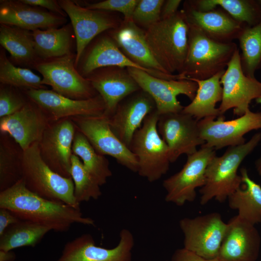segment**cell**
Returning <instances> with one entry per match:
<instances>
[{"mask_svg":"<svg viewBox=\"0 0 261 261\" xmlns=\"http://www.w3.org/2000/svg\"><path fill=\"white\" fill-rule=\"evenodd\" d=\"M164 0H139L133 11L131 20L144 30L160 20Z\"/></svg>","mask_w":261,"mask_h":261,"instance_id":"74e56055","label":"cell"},{"mask_svg":"<svg viewBox=\"0 0 261 261\" xmlns=\"http://www.w3.org/2000/svg\"><path fill=\"white\" fill-rule=\"evenodd\" d=\"M71 176L74 183V196L80 203L90 199H98L102 195L99 184L93 178L82 161L72 154L71 158Z\"/></svg>","mask_w":261,"mask_h":261,"instance_id":"8d00e7d4","label":"cell"},{"mask_svg":"<svg viewBox=\"0 0 261 261\" xmlns=\"http://www.w3.org/2000/svg\"><path fill=\"white\" fill-rule=\"evenodd\" d=\"M75 55L38 59L32 67L42 75V83L58 94L73 100H87L99 94L78 71Z\"/></svg>","mask_w":261,"mask_h":261,"instance_id":"52a82bcc","label":"cell"},{"mask_svg":"<svg viewBox=\"0 0 261 261\" xmlns=\"http://www.w3.org/2000/svg\"><path fill=\"white\" fill-rule=\"evenodd\" d=\"M155 110L154 100L140 89L119 102L113 116L108 119L110 128L129 148L135 132L141 127L145 117Z\"/></svg>","mask_w":261,"mask_h":261,"instance_id":"ffe728a7","label":"cell"},{"mask_svg":"<svg viewBox=\"0 0 261 261\" xmlns=\"http://www.w3.org/2000/svg\"><path fill=\"white\" fill-rule=\"evenodd\" d=\"M86 78L102 98L103 116L109 119L124 98L141 89L126 68L110 66L95 70Z\"/></svg>","mask_w":261,"mask_h":261,"instance_id":"44dd1931","label":"cell"},{"mask_svg":"<svg viewBox=\"0 0 261 261\" xmlns=\"http://www.w3.org/2000/svg\"><path fill=\"white\" fill-rule=\"evenodd\" d=\"M138 1L139 0H105L88 4L85 7L92 10L119 12L123 14V20L130 21Z\"/></svg>","mask_w":261,"mask_h":261,"instance_id":"ab89813d","label":"cell"},{"mask_svg":"<svg viewBox=\"0 0 261 261\" xmlns=\"http://www.w3.org/2000/svg\"><path fill=\"white\" fill-rule=\"evenodd\" d=\"M258 0V2L259 4V5H260V7L261 8V0Z\"/></svg>","mask_w":261,"mask_h":261,"instance_id":"c3c4849f","label":"cell"},{"mask_svg":"<svg viewBox=\"0 0 261 261\" xmlns=\"http://www.w3.org/2000/svg\"><path fill=\"white\" fill-rule=\"evenodd\" d=\"M225 71L206 79L190 80L197 84L198 88L191 102L184 106L182 112L192 116L198 120L209 117L217 118L222 116L216 106L218 102H221L222 99L220 79Z\"/></svg>","mask_w":261,"mask_h":261,"instance_id":"4316f807","label":"cell"},{"mask_svg":"<svg viewBox=\"0 0 261 261\" xmlns=\"http://www.w3.org/2000/svg\"><path fill=\"white\" fill-rule=\"evenodd\" d=\"M0 208L8 209L21 220L43 225L56 232H67L74 223L95 225L94 220L84 217L80 209L39 196L29 189L22 179L0 192Z\"/></svg>","mask_w":261,"mask_h":261,"instance_id":"6da1fadb","label":"cell"},{"mask_svg":"<svg viewBox=\"0 0 261 261\" xmlns=\"http://www.w3.org/2000/svg\"><path fill=\"white\" fill-rule=\"evenodd\" d=\"M28 100L19 93L16 88L0 84V118L14 114L22 108Z\"/></svg>","mask_w":261,"mask_h":261,"instance_id":"f35d334b","label":"cell"},{"mask_svg":"<svg viewBox=\"0 0 261 261\" xmlns=\"http://www.w3.org/2000/svg\"><path fill=\"white\" fill-rule=\"evenodd\" d=\"M134 245L133 236L126 229L120 231L117 245L110 249L97 246L91 235L84 234L66 243L57 261H131Z\"/></svg>","mask_w":261,"mask_h":261,"instance_id":"d6986e66","label":"cell"},{"mask_svg":"<svg viewBox=\"0 0 261 261\" xmlns=\"http://www.w3.org/2000/svg\"><path fill=\"white\" fill-rule=\"evenodd\" d=\"M255 167L256 170L260 175H261V156L255 161Z\"/></svg>","mask_w":261,"mask_h":261,"instance_id":"bcb514c9","label":"cell"},{"mask_svg":"<svg viewBox=\"0 0 261 261\" xmlns=\"http://www.w3.org/2000/svg\"><path fill=\"white\" fill-rule=\"evenodd\" d=\"M22 179L31 191L48 200L62 202L80 209L74 196L72 177H65L52 170L43 160L36 143L23 151Z\"/></svg>","mask_w":261,"mask_h":261,"instance_id":"5b68a950","label":"cell"},{"mask_svg":"<svg viewBox=\"0 0 261 261\" xmlns=\"http://www.w3.org/2000/svg\"><path fill=\"white\" fill-rule=\"evenodd\" d=\"M227 224L218 259L220 261H256L260 254L261 238L255 225L237 215Z\"/></svg>","mask_w":261,"mask_h":261,"instance_id":"7402d4cb","label":"cell"},{"mask_svg":"<svg viewBox=\"0 0 261 261\" xmlns=\"http://www.w3.org/2000/svg\"><path fill=\"white\" fill-rule=\"evenodd\" d=\"M198 121L182 111L160 116L158 130L168 146L171 163L183 154L195 153L198 145L204 144L200 136Z\"/></svg>","mask_w":261,"mask_h":261,"instance_id":"e0dca14e","label":"cell"},{"mask_svg":"<svg viewBox=\"0 0 261 261\" xmlns=\"http://www.w3.org/2000/svg\"><path fill=\"white\" fill-rule=\"evenodd\" d=\"M127 69L140 88L154 100L160 115L182 111L184 106L177 100L178 95H186L192 101L196 95L198 85L193 81L166 80L153 76L139 69Z\"/></svg>","mask_w":261,"mask_h":261,"instance_id":"9a60e30c","label":"cell"},{"mask_svg":"<svg viewBox=\"0 0 261 261\" xmlns=\"http://www.w3.org/2000/svg\"><path fill=\"white\" fill-rule=\"evenodd\" d=\"M193 8L207 12L218 6L234 19L246 26L251 27L261 21V8L255 0H186Z\"/></svg>","mask_w":261,"mask_h":261,"instance_id":"f546056e","label":"cell"},{"mask_svg":"<svg viewBox=\"0 0 261 261\" xmlns=\"http://www.w3.org/2000/svg\"><path fill=\"white\" fill-rule=\"evenodd\" d=\"M58 1L71 21L75 37V65L77 67L83 52L89 44L103 32L118 27L123 20H121L111 12L87 9L72 0Z\"/></svg>","mask_w":261,"mask_h":261,"instance_id":"8fae6325","label":"cell"},{"mask_svg":"<svg viewBox=\"0 0 261 261\" xmlns=\"http://www.w3.org/2000/svg\"><path fill=\"white\" fill-rule=\"evenodd\" d=\"M0 44L15 63L32 67L39 59L34 47L31 31L0 24Z\"/></svg>","mask_w":261,"mask_h":261,"instance_id":"f1b7e54d","label":"cell"},{"mask_svg":"<svg viewBox=\"0 0 261 261\" xmlns=\"http://www.w3.org/2000/svg\"><path fill=\"white\" fill-rule=\"evenodd\" d=\"M23 150L8 134H0V192L22 179Z\"/></svg>","mask_w":261,"mask_h":261,"instance_id":"1f68e13d","label":"cell"},{"mask_svg":"<svg viewBox=\"0 0 261 261\" xmlns=\"http://www.w3.org/2000/svg\"><path fill=\"white\" fill-rule=\"evenodd\" d=\"M27 97L37 105L51 121L75 116H102L105 106L99 95L87 100H73L52 90H23Z\"/></svg>","mask_w":261,"mask_h":261,"instance_id":"5bb4252c","label":"cell"},{"mask_svg":"<svg viewBox=\"0 0 261 261\" xmlns=\"http://www.w3.org/2000/svg\"><path fill=\"white\" fill-rule=\"evenodd\" d=\"M189 26L183 10L161 19L145 30L148 46L154 58L170 74H180L188 47Z\"/></svg>","mask_w":261,"mask_h":261,"instance_id":"7a4b0ae2","label":"cell"},{"mask_svg":"<svg viewBox=\"0 0 261 261\" xmlns=\"http://www.w3.org/2000/svg\"><path fill=\"white\" fill-rule=\"evenodd\" d=\"M0 82L1 84L23 90L46 89L42 83V78L29 69L15 66L3 50L0 53Z\"/></svg>","mask_w":261,"mask_h":261,"instance_id":"d590c367","label":"cell"},{"mask_svg":"<svg viewBox=\"0 0 261 261\" xmlns=\"http://www.w3.org/2000/svg\"><path fill=\"white\" fill-rule=\"evenodd\" d=\"M76 127L71 118L51 121L39 142L41 156L54 172L71 177V158Z\"/></svg>","mask_w":261,"mask_h":261,"instance_id":"2e32d148","label":"cell"},{"mask_svg":"<svg viewBox=\"0 0 261 261\" xmlns=\"http://www.w3.org/2000/svg\"><path fill=\"white\" fill-rule=\"evenodd\" d=\"M25 4L47 9L55 14L66 17L67 14L55 0H20Z\"/></svg>","mask_w":261,"mask_h":261,"instance_id":"60d3db41","label":"cell"},{"mask_svg":"<svg viewBox=\"0 0 261 261\" xmlns=\"http://www.w3.org/2000/svg\"><path fill=\"white\" fill-rule=\"evenodd\" d=\"M240 174L244 186L228 197L229 206L238 211L239 218L255 225L261 222V187L250 178L245 168Z\"/></svg>","mask_w":261,"mask_h":261,"instance_id":"83f0119b","label":"cell"},{"mask_svg":"<svg viewBox=\"0 0 261 261\" xmlns=\"http://www.w3.org/2000/svg\"><path fill=\"white\" fill-rule=\"evenodd\" d=\"M108 33L124 55L149 74L166 80L180 79L178 74L167 73L157 61L145 40L144 29L132 20H123L118 27Z\"/></svg>","mask_w":261,"mask_h":261,"instance_id":"ac0fdd59","label":"cell"},{"mask_svg":"<svg viewBox=\"0 0 261 261\" xmlns=\"http://www.w3.org/2000/svg\"><path fill=\"white\" fill-rule=\"evenodd\" d=\"M51 230L47 226L21 220L10 226L0 237V250L11 251L23 246L34 247Z\"/></svg>","mask_w":261,"mask_h":261,"instance_id":"d6a6232c","label":"cell"},{"mask_svg":"<svg viewBox=\"0 0 261 261\" xmlns=\"http://www.w3.org/2000/svg\"><path fill=\"white\" fill-rule=\"evenodd\" d=\"M110 66L135 68L146 72L124 55L107 32L99 35L89 44L76 68L83 77H86L96 69Z\"/></svg>","mask_w":261,"mask_h":261,"instance_id":"484cf974","label":"cell"},{"mask_svg":"<svg viewBox=\"0 0 261 261\" xmlns=\"http://www.w3.org/2000/svg\"><path fill=\"white\" fill-rule=\"evenodd\" d=\"M222 99L218 108L221 115L232 108L234 115L242 116L249 109V104L261 95V82L246 76L242 69L237 49L221 76Z\"/></svg>","mask_w":261,"mask_h":261,"instance_id":"30bf717a","label":"cell"},{"mask_svg":"<svg viewBox=\"0 0 261 261\" xmlns=\"http://www.w3.org/2000/svg\"><path fill=\"white\" fill-rule=\"evenodd\" d=\"M171 261H220L218 258L206 259L185 248L177 249L172 255Z\"/></svg>","mask_w":261,"mask_h":261,"instance_id":"b9f144b4","label":"cell"},{"mask_svg":"<svg viewBox=\"0 0 261 261\" xmlns=\"http://www.w3.org/2000/svg\"><path fill=\"white\" fill-rule=\"evenodd\" d=\"M189 25L203 31L211 39L221 43H231L238 39L245 26L222 9L207 12L198 11L186 1L182 9Z\"/></svg>","mask_w":261,"mask_h":261,"instance_id":"d4e9b609","label":"cell"},{"mask_svg":"<svg viewBox=\"0 0 261 261\" xmlns=\"http://www.w3.org/2000/svg\"><path fill=\"white\" fill-rule=\"evenodd\" d=\"M256 102L261 105V95L257 98L256 100Z\"/></svg>","mask_w":261,"mask_h":261,"instance_id":"7dc6e473","label":"cell"},{"mask_svg":"<svg viewBox=\"0 0 261 261\" xmlns=\"http://www.w3.org/2000/svg\"><path fill=\"white\" fill-rule=\"evenodd\" d=\"M261 141V132H257L245 143L230 146L221 156H216L208 164L205 183L199 190L200 203L205 205L212 199L223 203L242 184L238 169L245 158Z\"/></svg>","mask_w":261,"mask_h":261,"instance_id":"3957f363","label":"cell"},{"mask_svg":"<svg viewBox=\"0 0 261 261\" xmlns=\"http://www.w3.org/2000/svg\"><path fill=\"white\" fill-rule=\"evenodd\" d=\"M21 220L8 209L0 208V237L10 226Z\"/></svg>","mask_w":261,"mask_h":261,"instance_id":"7bdbcfd3","label":"cell"},{"mask_svg":"<svg viewBox=\"0 0 261 261\" xmlns=\"http://www.w3.org/2000/svg\"><path fill=\"white\" fill-rule=\"evenodd\" d=\"M72 151L81 160L86 169L100 186L105 184L112 176L108 159L98 153L85 135L77 130Z\"/></svg>","mask_w":261,"mask_h":261,"instance_id":"836d02e7","label":"cell"},{"mask_svg":"<svg viewBox=\"0 0 261 261\" xmlns=\"http://www.w3.org/2000/svg\"><path fill=\"white\" fill-rule=\"evenodd\" d=\"M237 40L243 72L255 77V72L261 68V21L253 26H245Z\"/></svg>","mask_w":261,"mask_h":261,"instance_id":"e575fe53","label":"cell"},{"mask_svg":"<svg viewBox=\"0 0 261 261\" xmlns=\"http://www.w3.org/2000/svg\"><path fill=\"white\" fill-rule=\"evenodd\" d=\"M209 117L198 121V127L204 146L220 149L246 143L244 135L248 132L261 130V112L248 110L237 118L225 120L224 116Z\"/></svg>","mask_w":261,"mask_h":261,"instance_id":"4fadbf2b","label":"cell"},{"mask_svg":"<svg viewBox=\"0 0 261 261\" xmlns=\"http://www.w3.org/2000/svg\"><path fill=\"white\" fill-rule=\"evenodd\" d=\"M72 25L60 28L37 29L31 31L35 49L39 59H47L72 54Z\"/></svg>","mask_w":261,"mask_h":261,"instance_id":"4dcf8cb0","label":"cell"},{"mask_svg":"<svg viewBox=\"0 0 261 261\" xmlns=\"http://www.w3.org/2000/svg\"><path fill=\"white\" fill-rule=\"evenodd\" d=\"M71 118L76 130L85 135L98 153L110 156L120 165L137 173L138 162L135 155L112 131L107 118L102 116Z\"/></svg>","mask_w":261,"mask_h":261,"instance_id":"7c38bea8","label":"cell"},{"mask_svg":"<svg viewBox=\"0 0 261 261\" xmlns=\"http://www.w3.org/2000/svg\"><path fill=\"white\" fill-rule=\"evenodd\" d=\"M216 156L215 149L203 145L187 156L181 170L163 182L166 192L165 201L178 206L193 202L197 195L196 189L204 185L207 167Z\"/></svg>","mask_w":261,"mask_h":261,"instance_id":"ba28073f","label":"cell"},{"mask_svg":"<svg viewBox=\"0 0 261 261\" xmlns=\"http://www.w3.org/2000/svg\"><path fill=\"white\" fill-rule=\"evenodd\" d=\"M188 47L181 79L204 80L225 71L238 49L233 42L221 43L211 39L188 24Z\"/></svg>","mask_w":261,"mask_h":261,"instance_id":"277c9868","label":"cell"},{"mask_svg":"<svg viewBox=\"0 0 261 261\" xmlns=\"http://www.w3.org/2000/svg\"><path fill=\"white\" fill-rule=\"evenodd\" d=\"M160 116L155 110L145 117L129 147L138 160V174L150 182L166 174L171 163L168 146L158 130Z\"/></svg>","mask_w":261,"mask_h":261,"instance_id":"8992f818","label":"cell"},{"mask_svg":"<svg viewBox=\"0 0 261 261\" xmlns=\"http://www.w3.org/2000/svg\"><path fill=\"white\" fill-rule=\"evenodd\" d=\"M181 2V0H165L161 9L160 20L169 18L176 14Z\"/></svg>","mask_w":261,"mask_h":261,"instance_id":"ee69618b","label":"cell"},{"mask_svg":"<svg viewBox=\"0 0 261 261\" xmlns=\"http://www.w3.org/2000/svg\"><path fill=\"white\" fill-rule=\"evenodd\" d=\"M51 122L43 111L29 99L20 110L0 118V131L10 135L24 151L40 142Z\"/></svg>","mask_w":261,"mask_h":261,"instance_id":"603a6c76","label":"cell"},{"mask_svg":"<svg viewBox=\"0 0 261 261\" xmlns=\"http://www.w3.org/2000/svg\"><path fill=\"white\" fill-rule=\"evenodd\" d=\"M179 224L184 235V248L206 259L218 258L228 227L219 213L185 218Z\"/></svg>","mask_w":261,"mask_h":261,"instance_id":"9c48e42d","label":"cell"},{"mask_svg":"<svg viewBox=\"0 0 261 261\" xmlns=\"http://www.w3.org/2000/svg\"><path fill=\"white\" fill-rule=\"evenodd\" d=\"M15 255L14 252L0 250V261H14Z\"/></svg>","mask_w":261,"mask_h":261,"instance_id":"f6af8a7d","label":"cell"},{"mask_svg":"<svg viewBox=\"0 0 261 261\" xmlns=\"http://www.w3.org/2000/svg\"><path fill=\"white\" fill-rule=\"evenodd\" d=\"M67 21L65 17L19 0L0 2V23L33 31L57 28Z\"/></svg>","mask_w":261,"mask_h":261,"instance_id":"cb8c5ba5","label":"cell"}]
</instances>
